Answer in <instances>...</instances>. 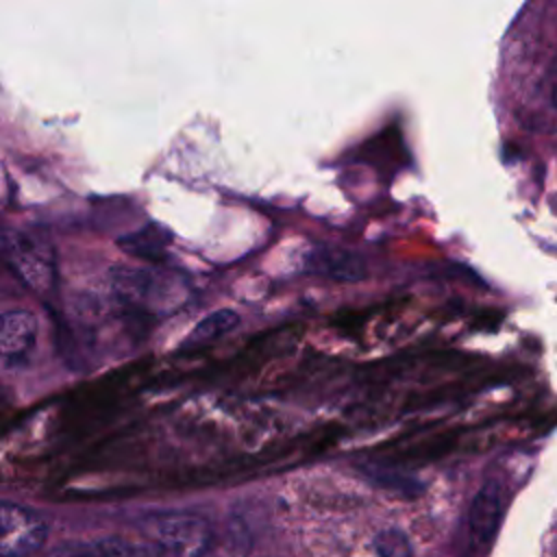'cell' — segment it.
<instances>
[{
	"instance_id": "cell-9",
	"label": "cell",
	"mask_w": 557,
	"mask_h": 557,
	"mask_svg": "<svg viewBox=\"0 0 557 557\" xmlns=\"http://www.w3.org/2000/svg\"><path fill=\"white\" fill-rule=\"evenodd\" d=\"M239 324V315L233 309H215L213 313L205 315L191 331L189 335L181 342L183 350H194V348H202L220 337H224L226 333H231L235 326Z\"/></svg>"
},
{
	"instance_id": "cell-7",
	"label": "cell",
	"mask_w": 557,
	"mask_h": 557,
	"mask_svg": "<svg viewBox=\"0 0 557 557\" xmlns=\"http://www.w3.org/2000/svg\"><path fill=\"white\" fill-rule=\"evenodd\" d=\"M505 509V496L503 487L496 481H487L476 496L472 498L470 511H468V527L470 535L479 546H485L496 535Z\"/></svg>"
},
{
	"instance_id": "cell-6",
	"label": "cell",
	"mask_w": 557,
	"mask_h": 557,
	"mask_svg": "<svg viewBox=\"0 0 557 557\" xmlns=\"http://www.w3.org/2000/svg\"><path fill=\"white\" fill-rule=\"evenodd\" d=\"M305 270L331 281H361L368 272L363 257L335 244H315L305 255Z\"/></svg>"
},
{
	"instance_id": "cell-8",
	"label": "cell",
	"mask_w": 557,
	"mask_h": 557,
	"mask_svg": "<svg viewBox=\"0 0 557 557\" xmlns=\"http://www.w3.org/2000/svg\"><path fill=\"white\" fill-rule=\"evenodd\" d=\"M168 242H170V235L159 224H148L139 231L122 235L117 239V246L131 257L157 263L165 257Z\"/></svg>"
},
{
	"instance_id": "cell-5",
	"label": "cell",
	"mask_w": 557,
	"mask_h": 557,
	"mask_svg": "<svg viewBox=\"0 0 557 557\" xmlns=\"http://www.w3.org/2000/svg\"><path fill=\"white\" fill-rule=\"evenodd\" d=\"M37 318L28 309H7L0 322V359L4 370L28 363L37 348Z\"/></svg>"
},
{
	"instance_id": "cell-2",
	"label": "cell",
	"mask_w": 557,
	"mask_h": 557,
	"mask_svg": "<svg viewBox=\"0 0 557 557\" xmlns=\"http://www.w3.org/2000/svg\"><path fill=\"white\" fill-rule=\"evenodd\" d=\"M139 527L157 557H202L213 540L207 518L189 511H157Z\"/></svg>"
},
{
	"instance_id": "cell-4",
	"label": "cell",
	"mask_w": 557,
	"mask_h": 557,
	"mask_svg": "<svg viewBox=\"0 0 557 557\" xmlns=\"http://www.w3.org/2000/svg\"><path fill=\"white\" fill-rule=\"evenodd\" d=\"M0 524L2 557H30L44 546L48 535V527L41 516L15 503H2Z\"/></svg>"
},
{
	"instance_id": "cell-11",
	"label": "cell",
	"mask_w": 557,
	"mask_h": 557,
	"mask_svg": "<svg viewBox=\"0 0 557 557\" xmlns=\"http://www.w3.org/2000/svg\"><path fill=\"white\" fill-rule=\"evenodd\" d=\"M379 557H411V544L400 529H385L374 537Z\"/></svg>"
},
{
	"instance_id": "cell-14",
	"label": "cell",
	"mask_w": 557,
	"mask_h": 557,
	"mask_svg": "<svg viewBox=\"0 0 557 557\" xmlns=\"http://www.w3.org/2000/svg\"><path fill=\"white\" fill-rule=\"evenodd\" d=\"M553 102H555V107H557V89H555V94H553Z\"/></svg>"
},
{
	"instance_id": "cell-12",
	"label": "cell",
	"mask_w": 557,
	"mask_h": 557,
	"mask_svg": "<svg viewBox=\"0 0 557 557\" xmlns=\"http://www.w3.org/2000/svg\"><path fill=\"white\" fill-rule=\"evenodd\" d=\"M366 472H368V476L376 483V485H381V487H385V490H396V492H403V494H413L416 490H418V485H416V481L413 479H409V476H405V474H398V472H389V470H383V468H366Z\"/></svg>"
},
{
	"instance_id": "cell-3",
	"label": "cell",
	"mask_w": 557,
	"mask_h": 557,
	"mask_svg": "<svg viewBox=\"0 0 557 557\" xmlns=\"http://www.w3.org/2000/svg\"><path fill=\"white\" fill-rule=\"evenodd\" d=\"M2 255L11 272L35 294L50 296L57 287L54 250L37 235L7 228L2 235Z\"/></svg>"
},
{
	"instance_id": "cell-10",
	"label": "cell",
	"mask_w": 557,
	"mask_h": 557,
	"mask_svg": "<svg viewBox=\"0 0 557 557\" xmlns=\"http://www.w3.org/2000/svg\"><path fill=\"white\" fill-rule=\"evenodd\" d=\"M100 557H157L152 548L144 542H133L128 537L109 535L96 542Z\"/></svg>"
},
{
	"instance_id": "cell-1",
	"label": "cell",
	"mask_w": 557,
	"mask_h": 557,
	"mask_svg": "<svg viewBox=\"0 0 557 557\" xmlns=\"http://www.w3.org/2000/svg\"><path fill=\"white\" fill-rule=\"evenodd\" d=\"M109 283L122 302L150 313L174 311L187 298L183 281L172 272L154 268L115 265L109 272Z\"/></svg>"
},
{
	"instance_id": "cell-13",
	"label": "cell",
	"mask_w": 557,
	"mask_h": 557,
	"mask_svg": "<svg viewBox=\"0 0 557 557\" xmlns=\"http://www.w3.org/2000/svg\"><path fill=\"white\" fill-rule=\"evenodd\" d=\"M41 557H100V553H98L96 544H87V542H81V540H70V542L57 544L54 548H50Z\"/></svg>"
}]
</instances>
